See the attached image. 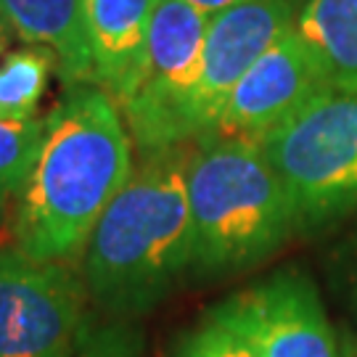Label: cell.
Masks as SVG:
<instances>
[{"label": "cell", "mask_w": 357, "mask_h": 357, "mask_svg": "<svg viewBox=\"0 0 357 357\" xmlns=\"http://www.w3.org/2000/svg\"><path fill=\"white\" fill-rule=\"evenodd\" d=\"M259 146L291 199L296 228H320L357 206V90H323Z\"/></svg>", "instance_id": "obj_4"}, {"label": "cell", "mask_w": 357, "mask_h": 357, "mask_svg": "<svg viewBox=\"0 0 357 357\" xmlns=\"http://www.w3.org/2000/svg\"><path fill=\"white\" fill-rule=\"evenodd\" d=\"M191 6H196V8H202L204 13H217V11H225V8H230V6H236V3H243V0H188Z\"/></svg>", "instance_id": "obj_17"}, {"label": "cell", "mask_w": 357, "mask_h": 357, "mask_svg": "<svg viewBox=\"0 0 357 357\" xmlns=\"http://www.w3.org/2000/svg\"><path fill=\"white\" fill-rule=\"evenodd\" d=\"M191 149L193 141L138 153L125 188L90 236L82 278L109 315L149 312L191 270Z\"/></svg>", "instance_id": "obj_2"}, {"label": "cell", "mask_w": 357, "mask_h": 357, "mask_svg": "<svg viewBox=\"0 0 357 357\" xmlns=\"http://www.w3.org/2000/svg\"><path fill=\"white\" fill-rule=\"evenodd\" d=\"M0 19L26 45L53 53L56 75L66 88L93 82L82 0H0Z\"/></svg>", "instance_id": "obj_11"}, {"label": "cell", "mask_w": 357, "mask_h": 357, "mask_svg": "<svg viewBox=\"0 0 357 357\" xmlns=\"http://www.w3.org/2000/svg\"><path fill=\"white\" fill-rule=\"evenodd\" d=\"M296 24V0H243L209 16L202 79L193 96V125L199 138L217 116L257 59Z\"/></svg>", "instance_id": "obj_8"}, {"label": "cell", "mask_w": 357, "mask_h": 357, "mask_svg": "<svg viewBox=\"0 0 357 357\" xmlns=\"http://www.w3.org/2000/svg\"><path fill=\"white\" fill-rule=\"evenodd\" d=\"M294 26L328 85L357 90V0H305Z\"/></svg>", "instance_id": "obj_12"}, {"label": "cell", "mask_w": 357, "mask_h": 357, "mask_svg": "<svg viewBox=\"0 0 357 357\" xmlns=\"http://www.w3.org/2000/svg\"><path fill=\"white\" fill-rule=\"evenodd\" d=\"M352 299H355V310H357V246H355V257H352Z\"/></svg>", "instance_id": "obj_20"}, {"label": "cell", "mask_w": 357, "mask_h": 357, "mask_svg": "<svg viewBox=\"0 0 357 357\" xmlns=\"http://www.w3.org/2000/svg\"><path fill=\"white\" fill-rule=\"evenodd\" d=\"M178 357H259L252 347L215 318H206L178 347Z\"/></svg>", "instance_id": "obj_15"}, {"label": "cell", "mask_w": 357, "mask_h": 357, "mask_svg": "<svg viewBox=\"0 0 357 357\" xmlns=\"http://www.w3.org/2000/svg\"><path fill=\"white\" fill-rule=\"evenodd\" d=\"M11 29H8V24L0 19V61H3V56H6V48H8V43H11Z\"/></svg>", "instance_id": "obj_18"}, {"label": "cell", "mask_w": 357, "mask_h": 357, "mask_svg": "<svg viewBox=\"0 0 357 357\" xmlns=\"http://www.w3.org/2000/svg\"><path fill=\"white\" fill-rule=\"evenodd\" d=\"M8 217H11V215H8V206H6V204H0V225H3V222H6Z\"/></svg>", "instance_id": "obj_21"}, {"label": "cell", "mask_w": 357, "mask_h": 357, "mask_svg": "<svg viewBox=\"0 0 357 357\" xmlns=\"http://www.w3.org/2000/svg\"><path fill=\"white\" fill-rule=\"evenodd\" d=\"M328 88L315 53L294 26L238 79L209 132L259 141Z\"/></svg>", "instance_id": "obj_9"}, {"label": "cell", "mask_w": 357, "mask_h": 357, "mask_svg": "<svg viewBox=\"0 0 357 357\" xmlns=\"http://www.w3.org/2000/svg\"><path fill=\"white\" fill-rule=\"evenodd\" d=\"M56 59L48 48L24 45L6 53L0 61V119L29 122L38 119V106L48 90Z\"/></svg>", "instance_id": "obj_13"}, {"label": "cell", "mask_w": 357, "mask_h": 357, "mask_svg": "<svg viewBox=\"0 0 357 357\" xmlns=\"http://www.w3.org/2000/svg\"><path fill=\"white\" fill-rule=\"evenodd\" d=\"M93 82L122 109L141 85L159 0H82Z\"/></svg>", "instance_id": "obj_10"}, {"label": "cell", "mask_w": 357, "mask_h": 357, "mask_svg": "<svg viewBox=\"0 0 357 357\" xmlns=\"http://www.w3.org/2000/svg\"><path fill=\"white\" fill-rule=\"evenodd\" d=\"M132 138L116 101L93 82L69 85L45 116L43 149L11 212L13 246L72 262L132 175Z\"/></svg>", "instance_id": "obj_1"}, {"label": "cell", "mask_w": 357, "mask_h": 357, "mask_svg": "<svg viewBox=\"0 0 357 357\" xmlns=\"http://www.w3.org/2000/svg\"><path fill=\"white\" fill-rule=\"evenodd\" d=\"M339 357H357V342L355 339H347L344 347H342V352H339Z\"/></svg>", "instance_id": "obj_19"}, {"label": "cell", "mask_w": 357, "mask_h": 357, "mask_svg": "<svg viewBox=\"0 0 357 357\" xmlns=\"http://www.w3.org/2000/svg\"><path fill=\"white\" fill-rule=\"evenodd\" d=\"M75 357H138L135 342L122 328L85 331Z\"/></svg>", "instance_id": "obj_16"}, {"label": "cell", "mask_w": 357, "mask_h": 357, "mask_svg": "<svg viewBox=\"0 0 357 357\" xmlns=\"http://www.w3.org/2000/svg\"><path fill=\"white\" fill-rule=\"evenodd\" d=\"M45 138V116L29 122L0 119V204L11 206L38 162Z\"/></svg>", "instance_id": "obj_14"}, {"label": "cell", "mask_w": 357, "mask_h": 357, "mask_svg": "<svg viewBox=\"0 0 357 357\" xmlns=\"http://www.w3.org/2000/svg\"><path fill=\"white\" fill-rule=\"evenodd\" d=\"M185 178L199 275L252 268L296 228L291 199L259 141L206 132L193 141Z\"/></svg>", "instance_id": "obj_3"}, {"label": "cell", "mask_w": 357, "mask_h": 357, "mask_svg": "<svg viewBox=\"0 0 357 357\" xmlns=\"http://www.w3.org/2000/svg\"><path fill=\"white\" fill-rule=\"evenodd\" d=\"M85 296V278L69 262L0 246V357H75Z\"/></svg>", "instance_id": "obj_6"}, {"label": "cell", "mask_w": 357, "mask_h": 357, "mask_svg": "<svg viewBox=\"0 0 357 357\" xmlns=\"http://www.w3.org/2000/svg\"><path fill=\"white\" fill-rule=\"evenodd\" d=\"M206 26L209 13L188 0H159L141 85L122 106L138 153L199 138L193 125V96L202 79Z\"/></svg>", "instance_id": "obj_5"}, {"label": "cell", "mask_w": 357, "mask_h": 357, "mask_svg": "<svg viewBox=\"0 0 357 357\" xmlns=\"http://www.w3.org/2000/svg\"><path fill=\"white\" fill-rule=\"evenodd\" d=\"M259 357H339L336 336L315 283L281 270L241 289L209 312Z\"/></svg>", "instance_id": "obj_7"}]
</instances>
